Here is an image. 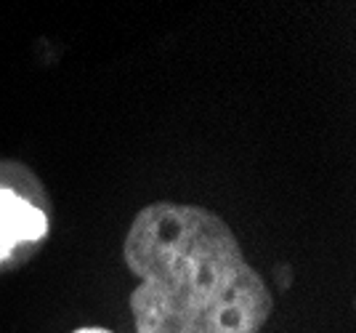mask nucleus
I'll list each match as a JSON object with an SVG mask.
<instances>
[{
  "label": "nucleus",
  "instance_id": "nucleus-3",
  "mask_svg": "<svg viewBox=\"0 0 356 333\" xmlns=\"http://www.w3.org/2000/svg\"><path fill=\"white\" fill-rule=\"evenodd\" d=\"M74 333H112V331H106V328H77Z\"/></svg>",
  "mask_w": 356,
  "mask_h": 333
},
{
  "label": "nucleus",
  "instance_id": "nucleus-1",
  "mask_svg": "<svg viewBox=\"0 0 356 333\" xmlns=\"http://www.w3.org/2000/svg\"><path fill=\"white\" fill-rule=\"evenodd\" d=\"M136 333H261L274 296L234 232L202 206L152 203L122 242Z\"/></svg>",
  "mask_w": 356,
  "mask_h": 333
},
{
  "label": "nucleus",
  "instance_id": "nucleus-2",
  "mask_svg": "<svg viewBox=\"0 0 356 333\" xmlns=\"http://www.w3.org/2000/svg\"><path fill=\"white\" fill-rule=\"evenodd\" d=\"M35 197H45L30 171L0 163V270L30 258L48 235V213Z\"/></svg>",
  "mask_w": 356,
  "mask_h": 333
}]
</instances>
